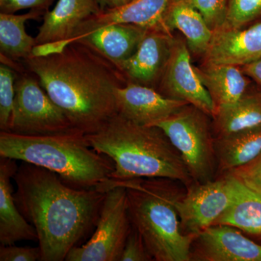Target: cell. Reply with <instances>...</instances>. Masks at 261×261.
I'll list each match as a JSON object with an SVG mask.
<instances>
[{
	"instance_id": "obj_1",
	"label": "cell",
	"mask_w": 261,
	"mask_h": 261,
	"mask_svg": "<svg viewBox=\"0 0 261 261\" xmlns=\"http://www.w3.org/2000/svg\"><path fill=\"white\" fill-rule=\"evenodd\" d=\"M13 180L15 203L35 228L42 261L65 260L96 226L106 192L74 188L57 173L25 162Z\"/></svg>"
},
{
	"instance_id": "obj_2",
	"label": "cell",
	"mask_w": 261,
	"mask_h": 261,
	"mask_svg": "<svg viewBox=\"0 0 261 261\" xmlns=\"http://www.w3.org/2000/svg\"><path fill=\"white\" fill-rule=\"evenodd\" d=\"M48 95L85 135L118 114L115 91L127 84L116 65L80 42L63 50L22 61Z\"/></svg>"
},
{
	"instance_id": "obj_3",
	"label": "cell",
	"mask_w": 261,
	"mask_h": 261,
	"mask_svg": "<svg viewBox=\"0 0 261 261\" xmlns=\"http://www.w3.org/2000/svg\"><path fill=\"white\" fill-rule=\"evenodd\" d=\"M86 138L114 162L110 179L169 178L185 188L194 182L181 154L159 127L142 126L116 114Z\"/></svg>"
},
{
	"instance_id": "obj_4",
	"label": "cell",
	"mask_w": 261,
	"mask_h": 261,
	"mask_svg": "<svg viewBox=\"0 0 261 261\" xmlns=\"http://www.w3.org/2000/svg\"><path fill=\"white\" fill-rule=\"evenodd\" d=\"M0 157L46 168L78 189L97 188L115 170L113 160L91 147L79 130L37 136L0 130Z\"/></svg>"
},
{
	"instance_id": "obj_5",
	"label": "cell",
	"mask_w": 261,
	"mask_h": 261,
	"mask_svg": "<svg viewBox=\"0 0 261 261\" xmlns=\"http://www.w3.org/2000/svg\"><path fill=\"white\" fill-rule=\"evenodd\" d=\"M169 178L110 179L106 187H126L130 221L155 261H191L197 235L184 234L175 203L186 191ZM180 183V182H179Z\"/></svg>"
},
{
	"instance_id": "obj_6",
	"label": "cell",
	"mask_w": 261,
	"mask_h": 261,
	"mask_svg": "<svg viewBox=\"0 0 261 261\" xmlns=\"http://www.w3.org/2000/svg\"><path fill=\"white\" fill-rule=\"evenodd\" d=\"M178 149L194 182L217 178V160L212 117L192 105L158 123Z\"/></svg>"
},
{
	"instance_id": "obj_7",
	"label": "cell",
	"mask_w": 261,
	"mask_h": 261,
	"mask_svg": "<svg viewBox=\"0 0 261 261\" xmlns=\"http://www.w3.org/2000/svg\"><path fill=\"white\" fill-rule=\"evenodd\" d=\"M76 130L53 102L37 77L25 69L17 72L14 107L8 132L49 135Z\"/></svg>"
},
{
	"instance_id": "obj_8",
	"label": "cell",
	"mask_w": 261,
	"mask_h": 261,
	"mask_svg": "<svg viewBox=\"0 0 261 261\" xmlns=\"http://www.w3.org/2000/svg\"><path fill=\"white\" fill-rule=\"evenodd\" d=\"M132 228L126 188L113 187L106 192L92 238L72 249L65 260L120 261Z\"/></svg>"
},
{
	"instance_id": "obj_9",
	"label": "cell",
	"mask_w": 261,
	"mask_h": 261,
	"mask_svg": "<svg viewBox=\"0 0 261 261\" xmlns=\"http://www.w3.org/2000/svg\"><path fill=\"white\" fill-rule=\"evenodd\" d=\"M235 178L223 175L205 183L193 182L175 203L184 234L197 235L214 225L232 203Z\"/></svg>"
},
{
	"instance_id": "obj_10",
	"label": "cell",
	"mask_w": 261,
	"mask_h": 261,
	"mask_svg": "<svg viewBox=\"0 0 261 261\" xmlns=\"http://www.w3.org/2000/svg\"><path fill=\"white\" fill-rule=\"evenodd\" d=\"M186 41L176 37L157 90L165 97L184 101L212 117L216 105L192 64Z\"/></svg>"
},
{
	"instance_id": "obj_11",
	"label": "cell",
	"mask_w": 261,
	"mask_h": 261,
	"mask_svg": "<svg viewBox=\"0 0 261 261\" xmlns=\"http://www.w3.org/2000/svg\"><path fill=\"white\" fill-rule=\"evenodd\" d=\"M175 39L172 33L149 29L135 53L117 65V68L127 83L141 84L157 90Z\"/></svg>"
},
{
	"instance_id": "obj_12",
	"label": "cell",
	"mask_w": 261,
	"mask_h": 261,
	"mask_svg": "<svg viewBox=\"0 0 261 261\" xmlns=\"http://www.w3.org/2000/svg\"><path fill=\"white\" fill-rule=\"evenodd\" d=\"M191 261H261V245L229 225L201 231L191 247Z\"/></svg>"
},
{
	"instance_id": "obj_13",
	"label": "cell",
	"mask_w": 261,
	"mask_h": 261,
	"mask_svg": "<svg viewBox=\"0 0 261 261\" xmlns=\"http://www.w3.org/2000/svg\"><path fill=\"white\" fill-rule=\"evenodd\" d=\"M118 114L142 126H154L188 103L163 96L147 86L128 82L115 91Z\"/></svg>"
},
{
	"instance_id": "obj_14",
	"label": "cell",
	"mask_w": 261,
	"mask_h": 261,
	"mask_svg": "<svg viewBox=\"0 0 261 261\" xmlns=\"http://www.w3.org/2000/svg\"><path fill=\"white\" fill-rule=\"evenodd\" d=\"M261 58V20L247 28L215 31L202 63L243 67Z\"/></svg>"
},
{
	"instance_id": "obj_15",
	"label": "cell",
	"mask_w": 261,
	"mask_h": 261,
	"mask_svg": "<svg viewBox=\"0 0 261 261\" xmlns=\"http://www.w3.org/2000/svg\"><path fill=\"white\" fill-rule=\"evenodd\" d=\"M97 0H58L43 17L36 36L37 45L64 42L69 44L85 20L101 11Z\"/></svg>"
},
{
	"instance_id": "obj_16",
	"label": "cell",
	"mask_w": 261,
	"mask_h": 261,
	"mask_svg": "<svg viewBox=\"0 0 261 261\" xmlns=\"http://www.w3.org/2000/svg\"><path fill=\"white\" fill-rule=\"evenodd\" d=\"M176 1L178 0H132L118 8L101 10L81 25L72 42L87 33L109 24L129 23L147 29H161L163 17Z\"/></svg>"
},
{
	"instance_id": "obj_17",
	"label": "cell",
	"mask_w": 261,
	"mask_h": 261,
	"mask_svg": "<svg viewBox=\"0 0 261 261\" xmlns=\"http://www.w3.org/2000/svg\"><path fill=\"white\" fill-rule=\"evenodd\" d=\"M16 160L0 157V243L15 245L23 240L38 242L35 228L15 203L12 180L18 166Z\"/></svg>"
},
{
	"instance_id": "obj_18",
	"label": "cell",
	"mask_w": 261,
	"mask_h": 261,
	"mask_svg": "<svg viewBox=\"0 0 261 261\" xmlns=\"http://www.w3.org/2000/svg\"><path fill=\"white\" fill-rule=\"evenodd\" d=\"M148 30L134 24H109L87 33L73 42L91 48L116 66L135 53Z\"/></svg>"
},
{
	"instance_id": "obj_19",
	"label": "cell",
	"mask_w": 261,
	"mask_h": 261,
	"mask_svg": "<svg viewBox=\"0 0 261 261\" xmlns=\"http://www.w3.org/2000/svg\"><path fill=\"white\" fill-rule=\"evenodd\" d=\"M195 68L216 108L236 102L252 87L242 67L202 63Z\"/></svg>"
},
{
	"instance_id": "obj_20",
	"label": "cell",
	"mask_w": 261,
	"mask_h": 261,
	"mask_svg": "<svg viewBox=\"0 0 261 261\" xmlns=\"http://www.w3.org/2000/svg\"><path fill=\"white\" fill-rule=\"evenodd\" d=\"M161 29L169 33L179 31L190 53L202 58L210 46L214 34L202 15L185 0H178L171 5L163 17Z\"/></svg>"
},
{
	"instance_id": "obj_21",
	"label": "cell",
	"mask_w": 261,
	"mask_h": 261,
	"mask_svg": "<svg viewBox=\"0 0 261 261\" xmlns=\"http://www.w3.org/2000/svg\"><path fill=\"white\" fill-rule=\"evenodd\" d=\"M215 137L261 126V88H250L236 102L216 108L212 116Z\"/></svg>"
},
{
	"instance_id": "obj_22",
	"label": "cell",
	"mask_w": 261,
	"mask_h": 261,
	"mask_svg": "<svg viewBox=\"0 0 261 261\" xmlns=\"http://www.w3.org/2000/svg\"><path fill=\"white\" fill-rule=\"evenodd\" d=\"M229 225L261 245V195L235 178L232 203L214 225Z\"/></svg>"
},
{
	"instance_id": "obj_23",
	"label": "cell",
	"mask_w": 261,
	"mask_h": 261,
	"mask_svg": "<svg viewBox=\"0 0 261 261\" xmlns=\"http://www.w3.org/2000/svg\"><path fill=\"white\" fill-rule=\"evenodd\" d=\"M217 178L252 161L261 152V126L215 137Z\"/></svg>"
},
{
	"instance_id": "obj_24",
	"label": "cell",
	"mask_w": 261,
	"mask_h": 261,
	"mask_svg": "<svg viewBox=\"0 0 261 261\" xmlns=\"http://www.w3.org/2000/svg\"><path fill=\"white\" fill-rule=\"evenodd\" d=\"M45 13L41 10H30L21 15L0 13V56L13 61L32 57L37 43L35 37L27 34L25 23L42 18Z\"/></svg>"
},
{
	"instance_id": "obj_25",
	"label": "cell",
	"mask_w": 261,
	"mask_h": 261,
	"mask_svg": "<svg viewBox=\"0 0 261 261\" xmlns=\"http://www.w3.org/2000/svg\"><path fill=\"white\" fill-rule=\"evenodd\" d=\"M261 20V0H228L226 23L223 27L243 29Z\"/></svg>"
},
{
	"instance_id": "obj_26",
	"label": "cell",
	"mask_w": 261,
	"mask_h": 261,
	"mask_svg": "<svg viewBox=\"0 0 261 261\" xmlns=\"http://www.w3.org/2000/svg\"><path fill=\"white\" fill-rule=\"evenodd\" d=\"M17 72L8 65H0V130L8 132L15 98Z\"/></svg>"
},
{
	"instance_id": "obj_27",
	"label": "cell",
	"mask_w": 261,
	"mask_h": 261,
	"mask_svg": "<svg viewBox=\"0 0 261 261\" xmlns=\"http://www.w3.org/2000/svg\"><path fill=\"white\" fill-rule=\"evenodd\" d=\"M205 19L209 28L215 32L226 23L228 0H185Z\"/></svg>"
},
{
	"instance_id": "obj_28",
	"label": "cell",
	"mask_w": 261,
	"mask_h": 261,
	"mask_svg": "<svg viewBox=\"0 0 261 261\" xmlns=\"http://www.w3.org/2000/svg\"><path fill=\"white\" fill-rule=\"evenodd\" d=\"M224 175L232 176L245 187L261 195V152L252 161Z\"/></svg>"
},
{
	"instance_id": "obj_29",
	"label": "cell",
	"mask_w": 261,
	"mask_h": 261,
	"mask_svg": "<svg viewBox=\"0 0 261 261\" xmlns=\"http://www.w3.org/2000/svg\"><path fill=\"white\" fill-rule=\"evenodd\" d=\"M154 260L143 238L133 226L125 244L120 261Z\"/></svg>"
},
{
	"instance_id": "obj_30",
	"label": "cell",
	"mask_w": 261,
	"mask_h": 261,
	"mask_svg": "<svg viewBox=\"0 0 261 261\" xmlns=\"http://www.w3.org/2000/svg\"><path fill=\"white\" fill-rule=\"evenodd\" d=\"M42 261L40 247H18L14 245H1L0 261Z\"/></svg>"
},
{
	"instance_id": "obj_31",
	"label": "cell",
	"mask_w": 261,
	"mask_h": 261,
	"mask_svg": "<svg viewBox=\"0 0 261 261\" xmlns=\"http://www.w3.org/2000/svg\"><path fill=\"white\" fill-rule=\"evenodd\" d=\"M54 0H0V13L15 14L20 10H41L47 13Z\"/></svg>"
},
{
	"instance_id": "obj_32",
	"label": "cell",
	"mask_w": 261,
	"mask_h": 261,
	"mask_svg": "<svg viewBox=\"0 0 261 261\" xmlns=\"http://www.w3.org/2000/svg\"><path fill=\"white\" fill-rule=\"evenodd\" d=\"M242 69L252 82L261 88V58L258 61L242 67Z\"/></svg>"
},
{
	"instance_id": "obj_33",
	"label": "cell",
	"mask_w": 261,
	"mask_h": 261,
	"mask_svg": "<svg viewBox=\"0 0 261 261\" xmlns=\"http://www.w3.org/2000/svg\"><path fill=\"white\" fill-rule=\"evenodd\" d=\"M98 4L100 6L101 9H108V8H116L126 4L129 0H97Z\"/></svg>"
},
{
	"instance_id": "obj_34",
	"label": "cell",
	"mask_w": 261,
	"mask_h": 261,
	"mask_svg": "<svg viewBox=\"0 0 261 261\" xmlns=\"http://www.w3.org/2000/svg\"><path fill=\"white\" fill-rule=\"evenodd\" d=\"M130 1H132V0H129V2H130Z\"/></svg>"
}]
</instances>
